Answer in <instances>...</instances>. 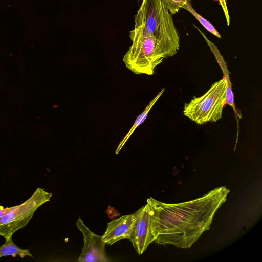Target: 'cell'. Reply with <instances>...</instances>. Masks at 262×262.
<instances>
[{"instance_id":"obj_1","label":"cell","mask_w":262,"mask_h":262,"mask_svg":"<svg viewBox=\"0 0 262 262\" xmlns=\"http://www.w3.org/2000/svg\"><path fill=\"white\" fill-rule=\"evenodd\" d=\"M229 192L225 186H221L197 199L174 204L148 198L154 242L183 249L190 248L209 229Z\"/></svg>"},{"instance_id":"obj_2","label":"cell","mask_w":262,"mask_h":262,"mask_svg":"<svg viewBox=\"0 0 262 262\" xmlns=\"http://www.w3.org/2000/svg\"><path fill=\"white\" fill-rule=\"evenodd\" d=\"M129 33L132 44L123 61L136 74L153 75L157 66L179 49L180 41L136 27Z\"/></svg>"},{"instance_id":"obj_3","label":"cell","mask_w":262,"mask_h":262,"mask_svg":"<svg viewBox=\"0 0 262 262\" xmlns=\"http://www.w3.org/2000/svg\"><path fill=\"white\" fill-rule=\"evenodd\" d=\"M228 82L223 78L212 84L209 89L200 97H193L184 106L183 114L198 125L216 122L222 118L226 104Z\"/></svg>"},{"instance_id":"obj_4","label":"cell","mask_w":262,"mask_h":262,"mask_svg":"<svg viewBox=\"0 0 262 262\" xmlns=\"http://www.w3.org/2000/svg\"><path fill=\"white\" fill-rule=\"evenodd\" d=\"M52 193L43 188H38L24 203L18 205L14 210L0 218V235L5 239L12 236L17 230L28 224L37 209L50 201Z\"/></svg>"},{"instance_id":"obj_5","label":"cell","mask_w":262,"mask_h":262,"mask_svg":"<svg viewBox=\"0 0 262 262\" xmlns=\"http://www.w3.org/2000/svg\"><path fill=\"white\" fill-rule=\"evenodd\" d=\"M135 221L130 236L132 242L136 252L142 254L149 245L154 242L151 226V217L147 204L135 212Z\"/></svg>"},{"instance_id":"obj_6","label":"cell","mask_w":262,"mask_h":262,"mask_svg":"<svg viewBox=\"0 0 262 262\" xmlns=\"http://www.w3.org/2000/svg\"><path fill=\"white\" fill-rule=\"evenodd\" d=\"M76 225L83 236L84 245L79 262H108L110 261L105 252V243L102 236L97 235L87 227L81 218H79Z\"/></svg>"},{"instance_id":"obj_7","label":"cell","mask_w":262,"mask_h":262,"mask_svg":"<svg viewBox=\"0 0 262 262\" xmlns=\"http://www.w3.org/2000/svg\"><path fill=\"white\" fill-rule=\"evenodd\" d=\"M135 221V213L111 221L107 224L106 230L102 236L103 241L111 245L120 240L129 239Z\"/></svg>"},{"instance_id":"obj_8","label":"cell","mask_w":262,"mask_h":262,"mask_svg":"<svg viewBox=\"0 0 262 262\" xmlns=\"http://www.w3.org/2000/svg\"><path fill=\"white\" fill-rule=\"evenodd\" d=\"M165 91V89L163 88L162 90L155 97V98L150 101L149 103L147 105V106L145 108L143 112L140 114L136 118L135 123L133 125L126 134V135L124 137L123 139L120 142L117 149L116 151V154H118L122 147L124 146V144L127 141V140L130 137V135L133 133L135 130L136 129L137 127H138L140 125H141L146 119L147 115L150 110L152 108L154 105L156 103L162 94Z\"/></svg>"},{"instance_id":"obj_9","label":"cell","mask_w":262,"mask_h":262,"mask_svg":"<svg viewBox=\"0 0 262 262\" xmlns=\"http://www.w3.org/2000/svg\"><path fill=\"white\" fill-rule=\"evenodd\" d=\"M5 240L4 244L0 246V258L9 255L13 257L16 256L21 258L33 257L29 249H21L15 245L12 240V236Z\"/></svg>"},{"instance_id":"obj_10","label":"cell","mask_w":262,"mask_h":262,"mask_svg":"<svg viewBox=\"0 0 262 262\" xmlns=\"http://www.w3.org/2000/svg\"><path fill=\"white\" fill-rule=\"evenodd\" d=\"M183 9L189 11L202 24V25L209 32L216 37L221 38V35L214 27L209 21L207 20L201 15L199 14L193 9L191 4V0H187L186 3L183 7Z\"/></svg>"},{"instance_id":"obj_11","label":"cell","mask_w":262,"mask_h":262,"mask_svg":"<svg viewBox=\"0 0 262 262\" xmlns=\"http://www.w3.org/2000/svg\"><path fill=\"white\" fill-rule=\"evenodd\" d=\"M171 15L176 14L183 8L187 0H161Z\"/></svg>"},{"instance_id":"obj_12","label":"cell","mask_w":262,"mask_h":262,"mask_svg":"<svg viewBox=\"0 0 262 262\" xmlns=\"http://www.w3.org/2000/svg\"><path fill=\"white\" fill-rule=\"evenodd\" d=\"M226 104H228L233 107H234V96L231 88L228 84L226 91Z\"/></svg>"},{"instance_id":"obj_13","label":"cell","mask_w":262,"mask_h":262,"mask_svg":"<svg viewBox=\"0 0 262 262\" xmlns=\"http://www.w3.org/2000/svg\"><path fill=\"white\" fill-rule=\"evenodd\" d=\"M219 1L224 11L227 25L229 26L230 24V18L229 14L226 1V0H219Z\"/></svg>"},{"instance_id":"obj_14","label":"cell","mask_w":262,"mask_h":262,"mask_svg":"<svg viewBox=\"0 0 262 262\" xmlns=\"http://www.w3.org/2000/svg\"><path fill=\"white\" fill-rule=\"evenodd\" d=\"M17 206L18 205H16L13 207L6 208H3L2 206H0V218L3 217L6 214L15 209Z\"/></svg>"}]
</instances>
